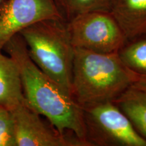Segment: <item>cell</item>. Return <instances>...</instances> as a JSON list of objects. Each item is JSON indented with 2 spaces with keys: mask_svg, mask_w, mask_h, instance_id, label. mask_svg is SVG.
Instances as JSON below:
<instances>
[{
  "mask_svg": "<svg viewBox=\"0 0 146 146\" xmlns=\"http://www.w3.org/2000/svg\"><path fill=\"white\" fill-rule=\"evenodd\" d=\"M87 139L93 145L146 146V139L135 129L114 102L82 107Z\"/></svg>",
  "mask_w": 146,
  "mask_h": 146,
  "instance_id": "277c9868",
  "label": "cell"
},
{
  "mask_svg": "<svg viewBox=\"0 0 146 146\" xmlns=\"http://www.w3.org/2000/svg\"><path fill=\"white\" fill-rule=\"evenodd\" d=\"M71 42L74 48L98 54L118 53L127 39L109 12H91L68 22Z\"/></svg>",
  "mask_w": 146,
  "mask_h": 146,
  "instance_id": "5b68a950",
  "label": "cell"
},
{
  "mask_svg": "<svg viewBox=\"0 0 146 146\" xmlns=\"http://www.w3.org/2000/svg\"><path fill=\"white\" fill-rule=\"evenodd\" d=\"M110 13L127 41L146 35V0H111Z\"/></svg>",
  "mask_w": 146,
  "mask_h": 146,
  "instance_id": "ba28073f",
  "label": "cell"
},
{
  "mask_svg": "<svg viewBox=\"0 0 146 146\" xmlns=\"http://www.w3.org/2000/svg\"><path fill=\"white\" fill-rule=\"evenodd\" d=\"M60 18L64 19L55 0H6L0 11V51L23 29L38 22Z\"/></svg>",
  "mask_w": 146,
  "mask_h": 146,
  "instance_id": "52a82bcc",
  "label": "cell"
},
{
  "mask_svg": "<svg viewBox=\"0 0 146 146\" xmlns=\"http://www.w3.org/2000/svg\"><path fill=\"white\" fill-rule=\"evenodd\" d=\"M137 76L118 53L98 54L74 48L72 96L81 107L114 102L132 86Z\"/></svg>",
  "mask_w": 146,
  "mask_h": 146,
  "instance_id": "7a4b0ae2",
  "label": "cell"
},
{
  "mask_svg": "<svg viewBox=\"0 0 146 146\" xmlns=\"http://www.w3.org/2000/svg\"><path fill=\"white\" fill-rule=\"evenodd\" d=\"M2 50L17 63L27 104L45 116L60 133L72 132L78 139L89 143L82 107L62 87L36 66L29 57L21 35L11 38Z\"/></svg>",
  "mask_w": 146,
  "mask_h": 146,
  "instance_id": "6da1fadb",
  "label": "cell"
},
{
  "mask_svg": "<svg viewBox=\"0 0 146 146\" xmlns=\"http://www.w3.org/2000/svg\"><path fill=\"white\" fill-rule=\"evenodd\" d=\"M0 146H16L12 112L3 106H0Z\"/></svg>",
  "mask_w": 146,
  "mask_h": 146,
  "instance_id": "4fadbf2b",
  "label": "cell"
},
{
  "mask_svg": "<svg viewBox=\"0 0 146 146\" xmlns=\"http://www.w3.org/2000/svg\"><path fill=\"white\" fill-rule=\"evenodd\" d=\"M10 110L13 117L16 146H91L76 137L60 133L52 125L45 123L25 100Z\"/></svg>",
  "mask_w": 146,
  "mask_h": 146,
  "instance_id": "8992f818",
  "label": "cell"
},
{
  "mask_svg": "<svg viewBox=\"0 0 146 146\" xmlns=\"http://www.w3.org/2000/svg\"><path fill=\"white\" fill-rule=\"evenodd\" d=\"M25 101L17 63L0 51V106L10 109Z\"/></svg>",
  "mask_w": 146,
  "mask_h": 146,
  "instance_id": "9c48e42d",
  "label": "cell"
},
{
  "mask_svg": "<svg viewBox=\"0 0 146 146\" xmlns=\"http://www.w3.org/2000/svg\"><path fill=\"white\" fill-rule=\"evenodd\" d=\"M64 21H70L76 16L91 12H109L111 0H55Z\"/></svg>",
  "mask_w": 146,
  "mask_h": 146,
  "instance_id": "8fae6325",
  "label": "cell"
},
{
  "mask_svg": "<svg viewBox=\"0 0 146 146\" xmlns=\"http://www.w3.org/2000/svg\"><path fill=\"white\" fill-rule=\"evenodd\" d=\"M114 102L127 116L137 132L146 139V94L131 87Z\"/></svg>",
  "mask_w": 146,
  "mask_h": 146,
  "instance_id": "30bf717a",
  "label": "cell"
},
{
  "mask_svg": "<svg viewBox=\"0 0 146 146\" xmlns=\"http://www.w3.org/2000/svg\"><path fill=\"white\" fill-rule=\"evenodd\" d=\"M19 34L36 66L72 96L74 47L68 23L61 18L45 20L23 29Z\"/></svg>",
  "mask_w": 146,
  "mask_h": 146,
  "instance_id": "3957f363",
  "label": "cell"
},
{
  "mask_svg": "<svg viewBox=\"0 0 146 146\" xmlns=\"http://www.w3.org/2000/svg\"><path fill=\"white\" fill-rule=\"evenodd\" d=\"M131 87L143 91V93L146 94V75L137 74L135 81L134 82Z\"/></svg>",
  "mask_w": 146,
  "mask_h": 146,
  "instance_id": "5bb4252c",
  "label": "cell"
},
{
  "mask_svg": "<svg viewBox=\"0 0 146 146\" xmlns=\"http://www.w3.org/2000/svg\"><path fill=\"white\" fill-rule=\"evenodd\" d=\"M118 54L127 68L137 74L146 75V35L129 41Z\"/></svg>",
  "mask_w": 146,
  "mask_h": 146,
  "instance_id": "7c38bea8",
  "label": "cell"
},
{
  "mask_svg": "<svg viewBox=\"0 0 146 146\" xmlns=\"http://www.w3.org/2000/svg\"><path fill=\"white\" fill-rule=\"evenodd\" d=\"M5 1H6V0H0V11H1V8H2V6L3 4H4Z\"/></svg>",
  "mask_w": 146,
  "mask_h": 146,
  "instance_id": "9a60e30c",
  "label": "cell"
}]
</instances>
